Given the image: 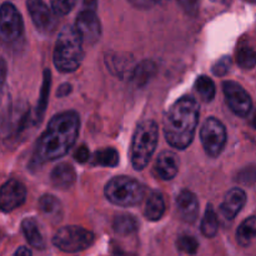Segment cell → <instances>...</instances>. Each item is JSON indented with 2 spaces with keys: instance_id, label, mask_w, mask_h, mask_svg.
<instances>
[{
  "instance_id": "6da1fadb",
  "label": "cell",
  "mask_w": 256,
  "mask_h": 256,
  "mask_svg": "<svg viewBox=\"0 0 256 256\" xmlns=\"http://www.w3.org/2000/svg\"><path fill=\"white\" fill-rule=\"evenodd\" d=\"M79 129L80 118L76 112L69 110L55 115L38 140L35 160L39 164H44L64 156L74 146Z\"/></svg>"
},
{
  "instance_id": "484cf974",
  "label": "cell",
  "mask_w": 256,
  "mask_h": 256,
  "mask_svg": "<svg viewBox=\"0 0 256 256\" xmlns=\"http://www.w3.org/2000/svg\"><path fill=\"white\" fill-rule=\"evenodd\" d=\"M236 62L242 69H252L256 65V52L250 46L239 48L236 52Z\"/></svg>"
},
{
  "instance_id": "9c48e42d",
  "label": "cell",
  "mask_w": 256,
  "mask_h": 256,
  "mask_svg": "<svg viewBox=\"0 0 256 256\" xmlns=\"http://www.w3.org/2000/svg\"><path fill=\"white\" fill-rule=\"evenodd\" d=\"M2 22H0V35L4 42H15L22 34L24 24L22 18L16 8L10 2L2 5Z\"/></svg>"
},
{
  "instance_id": "7c38bea8",
  "label": "cell",
  "mask_w": 256,
  "mask_h": 256,
  "mask_svg": "<svg viewBox=\"0 0 256 256\" xmlns=\"http://www.w3.org/2000/svg\"><path fill=\"white\" fill-rule=\"evenodd\" d=\"M26 6L38 30L48 32L54 28V15L42 0H26Z\"/></svg>"
},
{
  "instance_id": "4316f807",
  "label": "cell",
  "mask_w": 256,
  "mask_h": 256,
  "mask_svg": "<svg viewBox=\"0 0 256 256\" xmlns=\"http://www.w3.org/2000/svg\"><path fill=\"white\" fill-rule=\"evenodd\" d=\"M39 208L45 215H48V216H54L55 214H58L60 212L62 204H60V202L55 196L45 194L40 198Z\"/></svg>"
},
{
  "instance_id": "ac0fdd59",
  "label": "cell",
  "mask_w": 256,
  "mask_h": 256,
  "mask_svg": "<svg viewBox=\"0 0 256 256\" xmlns=\"http://www.w3.org/2000/svg\"><path fill=\"white\" fill-rule=\"evenodd\" d=\"M22 229L24 232L25 238H26L28 242L32 245L35 249H44L45 248V240L42 238V234L40 232L38 222L32 218H26L22 220Z\"/></svg>"
},
{
  "instance_id": "f1b7e54d",
  "label": "cell",
  "mask_w": 256,
  "mask_h": 256,
  "mask_svg": "<svg viewBox=\"0 0 256 256\" xmlns=\"http://www.w3.org/2000/svg\"><path fill=\"white\" fill-rule=\"evenodd\" d=\"M178 249L182 252H186V254H195L198 252V248H199V242L195 239L194 236H190V235H182L178 239Z\"/></svg>"
},
{
  "instance_id": "74e56055",
  "label": "cell",
  "mask_w": 256,
  "mask_h": 256,
  "mask_svg": "<svg viewBox=\"0 0 256 256\" xmlns=\"http://www.w3.org/2000/svg\"><path fill=\"white\" fill-rule=\"evenodd\" d=\"M154 2V4H162V2H165L166 0H152Z\"/></svg>"
},
{
  "instance_id": "277c9868",
  "label": "cell",
  "mask_w": 256,
  "mask_h": 256,
  "mask_svg": "<svg viewBox=\"0 0 256 256\" xmlns=\"http://www.w3.org/2000/svg\"><path fill=\"white\" fill-rule=\"evenodd\" d=\"M159 140V128L154 120L138 125L132 142V164L135 170H144L149 164Z\"/></svg>"
},
{
  "instance_id": "7a4b0ae2",
  "label": "cell",
  "mask_w": 256,
  "mask_h": 256,
  "mask_svg": "<svg viewBox=\"0 0 256 256\" xmlns=\"http://www.w3.org/2000/svg\"><path fill=\"white\" fill-rule=\"evenodd\" d=\"M199 102L192 96L175 102L164 116V135L172 148L184 150L192 144L199 122Z\"/></svg>"
},
{
  "instance_id": "3957f363",
  "label": "cell",
  "mask_w": 256,
  "mask_h": 256,
  "mask_svg": "<svg viewBox=\"0 0 256 256\" xmlns=\"http://www.w3.org/2000/svg\"><path fill=\"white\" fill-rule=\"evenodd\" d=\"M82 36L75 26L65 25L58 35L54 49V64L62 72H72L80 66L84 58Z\"/></svg>"
},
{
  "instance_id": "ba28073f",
  "label": "cell",
  "mask_w": 256,
  "mask_h": 256,
  "mask_svg": "<svg viewBox=\"0 0 256 256\" xmlns=\"http://www.w3.org/2000/svg\"><path fill=\"white\" fill-rule=\"evenodd\" d=\"M222 90L226 104L229 105L232 112L240 118L248 116L252 108V102L246 90L240 84L230 80L222 84Z\"/></svg>"
},
{
  "instance_id": "ab89813d",
  "label": "cell",
  "mask_w": 256,
  "mask_h": 256,
  "mask_svg": "<svg viewBox=\"0 0 256 256\" xmlns=\"http://www.w3.org/2000/svg\"><path fill=\"white\" fill-rule=\"evenodd\" d=\"M252 126L256 129V114L254 115V119H252Z\"/></svg>"
},
{
  "instance_id": "9a60e30c",
  "label": "cell",
  "mask_w": 256,
  "mask_h": 256,
  "mask_svg": "<svg viewBox=\"0 0 256 256\" xmlns=\"http://www.w3.org/2000/svg\"><path fill=\"white\" fill-rule=\"evenodd\" d=\"M155 174L162 180H172L179 172V159L172 152H162L154 165Z\"/></svg>"
},
{
  "instance_id": "8992f818",
  "label": "cell",
  "mask_w": 256,
  "mask_h": 256,
  "mask_svg": "<svg viewBox=\"0 0 256 256\" xmlns=\"http://www.w3.org/2000/svg\"><path fill=\"white\" fill-rule=\"evenodd\" d=\"M94 242V234L82 226H64L52 238V244L65 252H78Z\"/></svg>"
},
{
  "instance_id": "60d3db41",
  "label": "cell",
  "mask_w": 256,
  "mask_h": 256,
  "mask_svg": "<svg viewBox=\"0 0 256 256\" xmlns=\"http://www.w3.org/2000/svg\"><path fill=\"white\" fill-rule=\"evenodd\" d=\"M246 2H252V4H255V2H256V0H246Z\"/></svg>"
},
{
  "instance_id": "f546056e",
  "label": "cell",
  "mask_w": 256,
  "mask_h": 256,
  "mask_svg": "<svg viewBox=\"0 0 256 256\" xmlns=\"http://www.w3.org/2000/svg\"><path fill=\"white\" fill-rule=\"evenodd\" d=\"M52 12L56 15H66L72 12L74 5L76 4V0H50Z\"/></svg>"
},
{
  "instance_id": "30bf717a",
  "label": "cell",
  "mask_w": 256,
  "mask_h": 256,
  "mask_svg": "<svg viewBox=\"0 0 256 256\" xmlns=\"http://www.w3.org/2000/svg\"><path fill=\"white\" fill-rule=\"evenodd\" d=\"M75 29L82 36L84 44H95L102 35V25L95 12L82 10L75 22Z\"/></svg>"
},
{
  "instance_id": "52a82bcc",
  "label": "cell",
  "mask_w": 256,
  "mask_h": 256,
  "mask_svg": "<svg viewBox=\"0 0 256 256\" xmlns=\"http://www.w3.org/2000/svg\"><path fill=\"white\" fill-rule=\"evenodd\" d=\"M200 140L206 154L218 158L226 144V129L220 120L209 118L205 120L200 130Z\"/></svg>"
},
{
  "instance_id": "5bb4252c",
  "label": "cell",
  "mask_w": 256,
  "mask_h": 256,
  "mask_svg": "<svg viewBox=\"0 0 256 256\" xmlns=\"http://www.w3.org/2000/svg\"><path fill=\"white\" fill-rule=\"evenodd\" d=\"M176 209L184 222H194L199 214V202L194 192L182 190L176 198Z\"/></svg>"
},
{
  "instance_id": "5b68a950",
  "label": "cell",
  "mask_w": 256,
  "mask_h": 256,
  "mask_svg": "<svg viewBox=\"0 0 256 256\" xmlns=\"http://www.w3.org/2000/svg\"><path fill=\"white\" fill-rule=\"evenodd\" d=\"M105 196L118 206H134L144 199L145 189L138 180L129 176H115L105 186Z\"/></svg>"
},
{
  "instance_id": "8d00e7d4",
  "label": "cell",
  "mask_w": 256,
  "mask_h": 256,
  "mask_svg": "<svg viewBox=\"0 0 256 256\" xmlns=\"http://www.w3.org/2000/svg\"><path fill=\"white\" fill-rule=\"evenodd\" d=\"M14 256H32V252H30V250L28 248L22 246L16 250Z\"/></svg>"
},
{
  "instance_id": "d6a6232c",
  "label": "cell",
  "mask_w": 256,
  "mask_h": 256,
  "mask_svg": "<svg viewBox=\"0 0 256 256\" xmlns=\"http://www.w3.org/2000/svg\"><path fill=\"white\" fill-rule=\"evenodd\" d=\"M74 159L76 160L78 162H82V164L86 162L88 160L90 159L89 149H88V148L85 146V145H82V146L78 148L76 152H74Z\"/></svg>"
},
{
  "instance_id": "8fae6325",
  "label": "cell",
  "mask_w": 256,
  "mask_h": 256,
  "mask_svg": "<svg viewBox=\"0 0 256 256\" xmlns=\"http://www.w3.org/2000/svg\"><path fill=\"white\" fill-rule=\"evenodd\" d=\"M26 198V189L20 182L10 179L2 186L0 206L4 212H9L24 204Z\"/></svg>"
},
{
  "instance_id": "e575fe53",
  "label": "cell",
  "mask_w": 256,
  "mask_h": 256,
  "mask_svg": "<svg viewBox=\"0 0 256 256\" xmlns=\"http://www.w3.org/2000/svg\"><path fill=\"white\" fill-rule=\"evenodd\" d=\"M134 6L139 8V9H148V8L152 6L154 4L152 0H129Z\"/></svg>"
},
{
  "instance_id": "44dd1931",
  "label": "cell",
  "mask_w": 256,
  "mask_h": 256,
  "mask_svg": "<svg viewBox=\"0 0 256 256\" xmlns=\"http://www.w3.org/2000/svg\"><path fill=\"white\" fill-rule=\"evenodd\" d=\"M112 228H114L116 234L126 236V235H130L136 232L138 228H139V224H138V220L132 215L120 214L114 219Z\"/></svg>"
},
{
  "instance_id": "836d02e7",
  "label": "cell",
  "mask_w": 256,
  "mask_h": 256,
  "mask_svg": "<svg viewBox=\"0 0 256 256\" xmlns=\"http://www.w3.org/2000/svg\"><path fill=\"white\" fill-rule=\"evenodd\" d=\"M76 4L80 5L82 10H92V12H95L98 6V0H76Z\"/></svg>"
},
{
  "instance_id": "d590c367",
  "label": "cell",
  "mask_w": 256,
  "mask_h": 256,
  "mask_svg": "<svg viewBox=\"0 0 256 256\" xmlns=\"http://www.w3.org/2000/svg\"><path fill=\"white\" fill-rule=\"evenodd\" d=\"M70 92H72V85H70V84H62V85H60L59 90L56 92V95L59 98H64V96H68Z\"/></svg>"
},
{
  "instance_id": "2e32d148",
  "label": "cell",
  "mask_w": 256,
  "mask_h": 256,
  "mask_svg": "<svg viewBox=\"0 0 256 256\" xmlns=\"http://www.w3.org/2000/svg\"><path fill=\"white\" fill-rule=\"evenodd\" d=\"M76 180L74 168L68 162H62L52 169L50 174V182L58 189H69Z\"/></svg>"
},
{
  "instance_id": "603a6c76",
  "label": "cell",
  "mask_w": 256,
  "mask_h": 256,
  "mask_svg": "<svg viewBox=\"0 0 256 256\" xmlns=\"http://www.w3.org/2000/svg\"><path fill=\"white\" fill-rule=\"evenodd\" d=\"M92 165H100V166L114 168L119 164V154L112 148H106V149L98 150L92 156Z\"/></svg>"
},
{
  "instance_id": "83f0119b",
  "label": "cell",
  "mask_w": 256,
  "mask_h": 256,
  "mask_svg": "<svg viewBox=\"0 0 256 256\" xmlns=\"http://www.w3.org/2000/svg\"><path fill=\"white\" fill-rule=\"evenodd\" d=\"M108 66L109 70L118 75H122L124 72L129 69V59L128 58H122L120 55H112L106 59Z\"/></svg>"
},
{
  "instance_id": "1f68e13d",
  "label": "cell",
  "mask_w": 256,
  "mask_h": 256,
  "mask_svg": "<svg viewBox=\"0 0 256 256\" xmlns=\"http://www.w3.org/2000/svg\"><path fill=\"white\" fill-rule=\"evenodd\" d=\"M182 9L189 15H196L199 10V0H178Z\"/></svg>"
},
{
  "instance_id": "ffe728a7",
  "label": "cell",
  "mask_w": 256,
  "mask_h": 256,
  "mask_svg": "<svg viewBox=\"0 0 256 256\" xmlns=\"http://www.w3.org/2000/svg\"><path fill=\"white\" fill-rule=\"evenodd\" d=\"M256 238V216H250L240 224L236 232V239L242 246H248Z\"/></svg>"
},
{
  "instance_id": "7402d4cb",
  "label": "cell",
  "mask_w": 256,
  "mask_h": 256,
  "mask_svg": "<svg viewBox=\"0 0 256 256\" xmlns=\"http://www.w3.org/2000/svg\"><path fill=\"white\" fill-rule=\"evenodd\" d=\"M50 86H52V74L49 69L44 70V78H42V90H40V98L36 105V122H42V115L48 106V100H49Z\"/></svg>"
},
{
  "instance_id": "e0dca14e",
  "label": "cell",
  "mask_w": 256,
  "mask_h": 256,
  "mask_svg": "<svg viewBox=\"0 0 256 256\" xmlns=\"http://www.w3.org/2000/svg\"><path fill=\"white\" fill-rule=\"evenodd\" d=\"M165 212V202L162 198V192H152L149 195L145 204L144 214L145 218L150 222H158L162 218Z\"/></svg>"
},
{
  "instance_id": "4dcf8cb0",
  "label": "cell",
  "mask_w": 256,
  "mask_h": 256,
  "mask_svg": "<svg viewBox=\"0 0 256 256\" xmlns=\"http://www.w3.org/2000/svg\"><path fill=\"white\" fill-rule=\"evenodd\" d=\"M230 66H232V60H230L229 56H224L214 65L212 72H214L215 75H218V76H222V75H225L229 72Z\"/></svg>"
},
{
  "instance_id": "d6986e66",
  "label": "cell",
  "mask_w": 256,
  "mask_h": 256,
  "mask_svg": "<svg viewBox=\"0 0 256 256\" xmlns=\"http://www.w3.org/2000/svg\"><path fill=\"white\" fill-rule=\"evenodd\" d=\"M155 72H156V65L150 60H144L140 62L134 70H132V82L138 85V86H142L146 84L152 76H154Z\"/></svg>"
},
{
  "instance_id": "d4e9b609",
  "label": "cell",
  "mask_w": 256,
  "mask_h": 256,
  "mask_svg": "<svg viewBox=\"0 0 256 256\" xmlns=\"http://www.w3.org/2000/svg\"><path fill=\"white\" fill-rule=\"evenodd\" d=\"M195 90L205 102H209L215 96V84L209 76L202 75L195 82Z\"/></svg>"
},
{
  "instance_id": "f35d334b",
  "label": "cell",
  "mask_w": 256,
  "mask_h": 256,
  "mask_svg": "<svg viewBox=\"0 0 256 256\" xmlns=\"http://www.w3.org/2000/svg\"><path fill=\"white\" fill-rule=\"evenodd\" d=\"M116 256H134L132 254H124V252H119V254H116Z\"/></svg>"
},
{
  "instance_id": "4fadbf2b",
  "label": "cell",
  "mask_w": 256,
  "mask_h": 256,
  "mask_svg": "<svg viewBox=\"0 0 256 256\" xmlns=\"http://www.w3.org/2000/svg\"><path fill=\"white\" fill-rule=\"evenodd\" d=\"M245 202H246V194L244 190L240 188H234L225 195L224 202L220 205V212L226 220H232L242 212Z\"/></svg>"
},
{
  "instance_id": "cb8c5ba5",
  "label": "cell",
  "mask_w": 256,
  "mask_h": 256,
  "mask_svg": "<svg viewBox=\"0 0 256 256\" xmlns=\"http://www.w3.org/2000/svg\"><path fill=\"white\" fill-rule=\"evenodd\" d=\"M219 230V219L212 205H208L202 222V232L206 238H212Z\"/></svg>"
}]
</instances>
